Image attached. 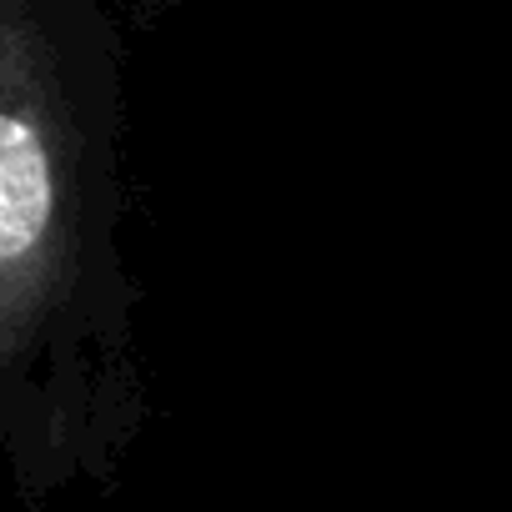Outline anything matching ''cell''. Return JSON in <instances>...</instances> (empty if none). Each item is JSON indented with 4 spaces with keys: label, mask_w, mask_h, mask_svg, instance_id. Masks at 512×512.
Here are the masks:
<instances>
[{
    "label": "cell",
    "mask_w": 512,
    "mask_h": 512,
    "mask_svg": "<svg viewBox=\"0 0 512 512\" xmlns=\"http://www.w3.org/2000/svg\"><path fill=\"white\" fill-rule=\"evenodd\" d=\"M126 262V51L106 0H0V472L106 497L151 427Z\"/></svg>",
    "instance_id": "1"
}]
</instances>
